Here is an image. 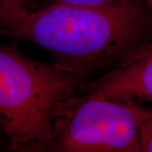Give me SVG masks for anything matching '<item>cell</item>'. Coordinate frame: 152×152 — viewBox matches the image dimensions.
I'll use <instances>...</instances> for the list:
<instances>
[{
	"instance_id": "6da1fadb",
	"label": "cell",
	"mask_w": 152,
	"mask_h": 152,
	"mask_svg": "<svg viewBox=\"0 0 152 152\" xmlns=\"http://www.w3.org/2000/svg\"><path fill=\"white\" fill-rule=\"evenodd\" d=\"M36 44L53 62L89 81L119 65L152 42V17L145 0H115L102 5L47 2L0 29Z\"/></svg>"
},
{
	"instance_id": "8992f818",
	"label": "cell",
	"mask_w": 152,
	"mask_h": 152,
	"mask_svg": "<svg viewBox=\"0 0 152 152\" xmlns=\"http://www.w3.org/2000/svg\"><path fill=\"white\" fill-rule=\"evenodd\" d=\"M141 152H152V107H144L138 104Z\"/></svg>"
},
{
	"instance_id": "ba28073f",
	"label": "cell",
	"mask_w": 152,
	"mask_h": 152,
	"mask_svg": "<svg viewBox=\"0 0 152 152\" xmlns=\"http://www.w3.org/2000/svg\"><path fill=\"white\" fill-rule=\"evenodd\" d=\"M145 3L147 8L150 11V14L152 17V0H145Z\"/></svg>"
},
{
	"instance_id": "277c9868",
	"label": "cell",
	"mask_w": 152,
	"mask_h": 152,
	"mask_svg": "<svg viewBox=\"0 0 152 152\" xmlns=\"http://www.w3.org/2000/svg\"><path fill=\"white\" fill-rule=\"evenodd\" d=\"M84 92L122 102H152V42L119 65L87 82Z\"/></svg>"
},
{
	"instance_id": "5b68a950",
	"label": "cell",
	"mask_w": 152,
	"mask_h": 152,
	"mask_svg": "<svg viewBox=\"0 0 152 152\" xmlns=\"http://www.w3.org/2000/svg\"><path fill=\"white\" fill-rule=\"evenodd\" d=\"M41 0H0V29L39 6Z\"/></svg>"
},
{
	"instance_id": "52a82bcc",
	"label": "cell",
	"mask_w": 152,
	"mask_h": 152,
	"mask_svg": "<svg viewBox=\"0 0 152 152\" xmlns=\"http://www.w3.org/2000/svg\"><path fill=\"white\" fill-rule=\"evenodd\" d=\"M48 2H57V3H64L70 4H77V5H102L112 3L115 0H47Z\"/></svg>"
},
{
	"instance_id": "7a4b0ae2",
	"label": "cell",
	"mask_w": 152,
	"mask_h": 152,
	"mask_svg": "<svg viewBox=\"0 0 152 152\" xmlns=\"http://www.w3.org/2000/svg\"><path fill=\"white\" fill-rule=\"evenodd\" d=\"M87 80L0 44V133L9 149L42 152L61 104L84 92Z\"/></svg>"
},
{
	"instance_id": "9c48e42d",
	"label": "cell",
	"mask_w": 152,
	"mask_h": 152,
	"mask_svg": "<svg viewBox=\"0 0 152 152\" xmlns=\"http://www.w3.org/2000/svg\"><path fill=\"white\" fill-rule=\"evenodd\" d=\"M4 141V138H3V136L1 134V133H0V145L3 143V142Z\"/></svg>"
},
{
	"instance_id": "3957f363",
	"label": "cell",
	"mask_w": 152,
	"mask_h": 152,
	"mask_svg": "<svg viewBox=\"0 0 152 152\" xmlns=\"http://www.w3.org/2000/svg\"><path fill=\"white\" fill-rule=\"evenodd\" d=\"M141 152L138 104L82 92L60 105L42 152Z\"/></svg>"
}]
</instances>
